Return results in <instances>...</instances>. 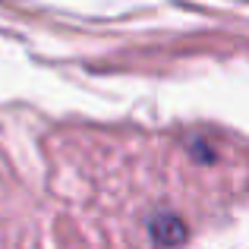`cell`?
Instances as JSON below:
<instances>
[{
  "instance_id": "6da1fadb",
  "label": "cell",
  "mask_w": 249,
  "mask_h": 249,
  "mask_svg": "<svg viewBox=\"0 0 249 249\" xmlns=\"http://www.w3.org/2000/svg\"><path fill=\"white\" fill-rule=\"evenodd\" d=\"M126 152L123 208L114 212L126 243H186L224 218L227 205L249 193V155L218 129L145 136Z\"/></svg>"
}]
</instances>
